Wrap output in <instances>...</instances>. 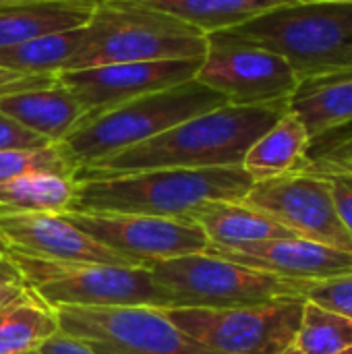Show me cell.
I'll return each mask as SVG.
<instances>
[{"label": "cell", "mask_w": 352, "mask_h": 354, "mask_svg": "<svg viewBox=\"0 0 352 354\" xmlns=\"http://www.w3.org/2000/svg\"><path fill=\"white\" fill-rule=\"evenodd\" d=\"M98 0H23L0 6V48L83 27Z\"/></svg>", "instance_id": "19"}, {"label": "cell", "mask_w": 352, "mask_h": 354, "mask_svg": "<svg viewBox=\"0 0 352 354\" xmlns=\"http://www.w3.org/2000/svg\"><path fill=\"white\" fill-rule=\"evenodd\" d=\"M309 162L338 170H352V131L328 141V145H311Z\"/></svg>", "instance_id": "29"}, {"label": "cell", "mask_w": 352, "mask_h": 354, "mask_svg": "<svg viewBox=\"0 0 352 354\" xmlns=\"http://www.w3.org/2000/svg\"><path fill=\"white\" fill-rule=\"evenodd\" d=\"M33 292L54 307H172L170 292L143 266L56 263L8 253Z\"/></svg>", "instance_id": "7"}, {"label": "cell", "mask_w": 352, "mask_h": 354, "mask_svg": "<svg viewBox=\"0 0 352 354\" xmlns=\"http://www.w3.org/2000/svg\"><path fill=\"white\" fill-rule=\"evenodd\" d=\"M83 27L48 33L12 48H0V68L17 75L56 77L66 68L81 44Z\"/></svg>", "instance_id": "24"}, {"label": "cell", "mask_w": 352, "mask_h": 354, "mask_svg": "<svg viewBox=\"0 0 352 354\" xmlns=\"http://www.w3.org/2000/svg\"><path fill=\"white\" fill-rule=\"evenodd\" d=\"M58 332L60 326L54 309L46 305L31 286L0 307V354L33 353Z\"/></svg>", "instance_id": "22"}, {"label": "cell", "mask_w": 352, "mask_h": 354, "mask_svg": "<svg viewBox=\"0 0 352 354\" xmlns=\"http://www.w3.org/2000/svg\"><path fill=\"white\" fill-rule=\"evenodd\" d=\"M15 2H23V0H0V6H4V4H15Z\"/></svg>", "instance_id": "36"}, {"label": "cell", "mask_w": 352, "mask_h": 354, "mask_svg": "<svg viewBox=\"0 0 352 354\" xmlns=\"http://www.w3.org/2000/svg\"><path fill=\"white\" fill-rule=\"evenodd\" d=\"M303 299L234 309H160L178 330L216 354H280L295 342Z\"/></svg>", "instance_id": "8"}, {"label": "cell", "mask_w": 352, "mask_h": 354, "mask_svg": "<svg viewBox=\"0 0 352 354\" xmlns=\"http://www.w3.org/2000/svg\"><path fill=\"white\" fill-rule=\"evenodd\" d=\"M143 268L170 292L172 307L234 309L303 299L305 280L282 278L212 253L145 261ZM305 301V299H303Z\"/></svg>", "instance_id": "6"}, {"label": "cell", "mask_w": 352, "mask_h": 354, "mask_svg": "<svg viewBox=\"0 0 352 354\" xmlns=\"http://www.w3.org/2000/svg\"><path fill=\"white\" fill-rule=\"evenodd\" d=\"M50 141L35 135L33 131L25 129L4 112H0V151L6 149H33V147H46Z\"/></svg>", "instance_id": "30"}, {"label": "cell", "mask_w": 352, "mask_h": 354, "mask_svg": "<svg viewBox=\"0 0 352 354\" xmlns=\"http://www.w3.org/2000/svg\"><path fill=\"white\" fill-rule=\"evenodd\" d=\"M56 77H33V75H17L10 71L0 68V95L12 93V91H23V89H31V87H39L46 85L50 81H54Z\"/></svg>", "instance_id": "33"}, {"label": "cell", "mask_w": 352, "mask_h": 354, "mask_svg": "<svg viewBox=\"0 0 352 354\" xmlns=\"http://www.w3.org/2000/svg\"><path fill=\"white\" fill-rule=\"evenodd\" d=\"M295 346L303 354H336L349 351L352 348V322L305 301Z\"/></svg>", "instance_id": "25"}, {"label": "cell", "mask_w": 352, "mask_h": 354, "mask_svg": "<svg viewBox=\"0 0 352 354\" xmlns=\"http://www.w3.org/2000/svg\"><path fill=\"white\" fill-rule=\"evenodd\" d=\"M226 33L282 56L301 81L352 66V2H293Z\"/></svg>", "instance_id": "4"}, {"label": "cell", "mask_w": 352, "mask_h": 354, "mask_svg": "<svg viewBox=\"0 0 352 354\" xmlns=\"http://www.w3.org/2000/svg\"><path fill=\"white\" fill-rule=\"evenodd\" d=\"M344 172H351V174H352V170H344Z\"/></svg>", "instance_id": "40"}, {"label": "cell", "mask_w": 352, "mask_h": 354, "mask_svg": "<svg viewBox=\"0 0 352 354\" xmlns=\"http://www.w3.org/2000/svg\"><path fill=\"white\" fill-rule=\"evenodd\" d=\"M75 195V178L35 172L0 183V214H62Z\"/></svg>", "instance_id": "23"}, {"label": "cell", "mask_w": 352, "mask_h": 354, "mask_svg": "<svg viewBox=\"0 0 352 354\" xmlns=\"http://www.w3.org/2000/svg\"><path fill=\"white\" fill-rule=\"evenodd\" d=\"M185 218L195 222L205 232L210 245L218 249H241L274 239L297 236L245 201H207L191 209Z\"/></svg>", "instance_id": "18"}, {"label": "cell", "mask_w": 352, "mask_h": 354, "mask_svg": "<svg viewBox=\"0 0 352 354\" xmlns=\"http://www.w3.org/2000/svg\"><path fill=\"white\" fill-rule=\"evenodd\" d=\"M299 2H352V0H299Z\"/></svg>", "instance_id": "35"}, {"label": "cell", "mask_w": 352, "mask_h": 354, "mask_svg": "<svg viewBox=\"0 0 352 354\" xmlns=\"http://www.w3.org/2000/svg\"><path fill=\"white\" fill-rule=\"evenodd\" d=\"M243 166L156 168L75 180L66 212L185 218L207 201H243L253 187Z\"/></svg>", "instance_id": "2"}, {"label": "cell", "mask_w": 352, "mask_h": 354, "mask_svg": "<svg viewBox=\"0 0 352 354\" xmlns=\"http://www.w3.org/2000/svg\"><path fill=\"white\" fill-rule=\"evenodd\" d=\"M37 354H98L87 342L71 336V334H64V332H58L54 334L52 338H48L46 342H41L37 346Z\"/></svg>", "instance_id": "32"}, {"label": "cell", "mask_w": 352, "mask_h": 354, "mask_svg": "<svg viewBox=\"0 0 352 354\" xmlns=\"http://www.w3.org/2000/svg\"><path fill=\"white\" fill-rule=\"evenodd\" d=\"M0 112L50 143H60L89 114L77 95L56 79L39 87L0 95Z\"/></svg>", "instance_id": "16"}, {"label": "cell", "mask_w": 352, "mask_h": 354, "mask_svg": "<svg viewBox=\"0 0 352 354\" xmlns=\"http://www.w3.org/2000/svg\"><path fill=\"white\" fill-rule=\"evenodd\" d=\"M27 288L29 284L23 272L19 270V266L12 261L8 253H2L0 255V307L10 303L19 295H23Z\"/></svg>", "instance_id": "31"}, {"label": "cell", "mask_w": 352, "mask_h": 354, "mask_svg": "<svg viewBox=\"0 0 352 354\" xmlns=\"http://www.w3.org/2000/svg\"><path fill=\"white\" fill-rule=\"evenodd\" d=\"M336 354H352V348H349V351H342V353H336Z\"/></svg>", "instance_id": "38"}, {"label": "cell", "mask_w": 352, "mask_h": 354, "mask_svg": "<svg viewBox=\"0 0 352 354\" xmlns=\"http://www.w3.org/2000/svg\"><path fill=\"white\" fill-rule=\"evenodd\" d=\"M243 201L301 239L352 253V234L334 207L328 180L313 170L257 180Z\"/></svg>", "instance_id": "11"}, {"label": "cell", "mask_w": 352, "mask_h": 354, "mask_svg": "<svg viewBox=\"0 0 352 354\" xmlns=\"http://www.w3.org/2000/svg\"><path fill=\"white\" fill-rule=\"evenodd\" d=\"M228 104L197 79L87 114L60 145L79 168L143 143L174 124Z\"/></svg>", "instance_id": "5"}, {"label": "cell", "mask_w": 352, "mask_h": 354, "mask_svg": "<svg viewBox=\"0 0 352 354\" xmlns=\"http://www.w3.org/2000/svg\"><path fill=\"white\" fill-rule=\"evenodd\" d=\"M307 170H313L317 174H322L328 180L330 193H332V201L334 207L342 220V224L346 226V230L352 234V174L338 170V168H328V166H317L307 162L305 166ZM303 168V170H305Z\"/></svg>", "instance_id": "28"}, {"label": "cell", "mask_w": 352, "mask_h": 354, "mask_svg": "<svg viewBox=\"0 0 352 354\" xmlns=\"http://www.w3.org/2000/svg\"><path fill=\"white\" fill-rule=\"evenodd\" d=\"M0 245L41 261L137 266L98 245L60 214H0Z\"/></svg>", "instance_id": "14"}, {"label": "cell", "mask_w": 352, "mask_h": 354, "mask_svg": "<svg viewBox=\"0 0 352 354\" xmlns=\"http://www.w3.org/2000/svg\"><path fill=\"white\" fill-rule=\"evenodd\" d=\"M309 147L311 139L303 122L288 110L251 145L243 160V168L255 183L299 172L309 162Z\"/></svg>", "instance_id": "20"}, {"label": "cell", "mask_w": 352, "mask_h": 354, "mask_svg": "<svg viewBox=\"0 0 352 354\" xmlns=\"http://www.w3.org/2000/svg\"><path fill=\"white\" fill-rule=\"evenodd\" d=\"M203 60V58H201ZM201 60L118 62L62 71L56 81L68 87L89 114L108 110L133 97L193 81Z\"/></svg>", "instance_id": "13"}, {"label": "cell", "mask_w": 352, "mask_h": 354, "mask_svg": "<svg viewBox=\"0 0 352 354\" xmlns=\"http://www.w3.org/2000/svg\"><path fill=\"white\" fill-rule=\"evenodd\" d=\"M60 216L98 245L137 266L154 259L205 253L210 247L205 232L187 218L104 212H62Z\"/></svg>", "instance_id": "12"}, {"label": "cell", "mask_w": 352, "mask_h": 354, "mask_svg": "<svg viewBox=\"0 0 352 354\" xmlns=\"http://www.w3.org/2000/svg\"><path fill=\"white\" fill-rule=\"evenodd\" d=\"M2 253H8V251H6V247H4V245H0V255H2Z\"/></svg>", "instance_id": "37"}, {"label": "cell", "mask_w": 352, "mask_h": 354, "mask_svg": "<svg viewBox=\"0 0 352 354\" xmlns=\"http://www.w3.org/2000/svg\"><path fill=\"white\" fill-rule=\"evenodd\" d=\"M205 253L290 280H324L352 274V253L301 236L274 239L241 249H218L210 245Z\"/></svg>", "instance_id": "15"}, {"label": "cell", "mask_w": 352, "mask_h": 354, "mask_svg": "<svg viewBox=\"0 0 352 354\" xmlns=\"http://www.w3.org/2000/svg\"><path fill=\"white\" fill-rule=\"evenodd\" d=\"M280 354H303V353H301V351H299V348L295 346V342H293L290 346H286V348H284V351H282Z\"/></svg>", "instance_id": "34"}, {"label": "cell", "mask_w": 352, "mask_h": 354, "mask_svg": "<svg viewBox=\"0 0 352 354\" xmlns=\"http://www.w3.org/2000/svg\"><path fill=\"white\" fill-rule=\"evenodd\" d=\"M311 141L352 124V66L303 79L288 100Z\"/></svg>", "instance_id": "17"}, {"label": "cell", "mask_w": 352, "mask_h": 354, "mask_svg": "<svg viewBox=\"0 0 352 354\" xmlns=\"http://www.w3.org/2000/svg\"><path fill=\"white\" fill-rule=\"evenodd\" d=\"M23 354H37V353H35V351H33V353H23Z\"/></svg>", "instance_id": "39"}, {"label": "cell", "mask_w": 352, "mask_h": 354, "mask_svg": "<svg viewBox=\"0 0 352 354\" xmlns=\"http://www.w3.org/2000/svg\"><path fill=\"white\" fill-rule=\"evenodd\" d=\"M288 112V102L263 106L224 104L172 129L77 170L75 180L156 168L243 166L251 145Z\"/></svg>", "instance_id": "1"}, {"label": "cell", "mask_w": 352, "mask_h": 354, "mask_svg": "<svg viewBox=\"0 0 352 354\" xmlns=\"http://www.w3.org/2000/svg\"><path fill=\"white\" fill-rule=\"evenodd\" d=\"M60 332L98 354H216L154 307H54Z\"/></svg>", "instance_id": "9"}, {"label": "cell", "mask_w": 352, "mask_h": 354, "mask_svg": "<svg viewBox=\"0 0 352 354\" xmlns=\"http://www.w3.org/2000/svg\"><path fill=\"white\" fill-rule=\"evenodd\" d=\"M303 299L352 322V274L324 280H305Z\"/></svg>", "instance_id": "27"}, {"label": "cell", "mask_w": 352, "mask_h": 354, "mask_svg": "<svg viewBox=\"0 0 352 354\" xmlns=\"http://www.w3.org/2000/svg\"><path fill=\"white\" fill-rule=\"evenodd\" d=\"M79 166L64 151L60 143H50L46 147L33 149H6L0 151V183L35 174V172H52L62 176H75Z\"/></svg>", "instance_id": "26"}, {"label": "cell", "mask_w": 352, "mask_h": 354, "mask_svg": "<svg viewBox=\"0 0 352 354\" xmlns=\"http://www.w3.org/2000/svg\"><path fill=\"white\" fill-rule=\"evenodd\" d=\"M195 79L234 106L288 102L301 83L282 56L226 31L207 35V52Z\"/></svg>", "instance_id": "10"}, {"label": "cell", "mask_w": 352, "mask_h": 354, "mask_svg": "<svg viewBox=\"0 0 352 354\" xmlns=\"http://www.w3.org/2000/svg\"><path fill=\"white\" fill-rule=\"evenodd\" d=\"M207 33L133 0H98L64 71L158 60H201Z\"/></svg>", "instance_id": "3"}, {"label": "cell", "mask_w": 352, "mask_h": 354, "mask_svg": "<svg viewBox=\"0 0 352 354\" xmlns=\"http://www.w3.org/2000/svg\"><path fill=\"white\" fill-rule=\"evenodd\" d=\"M160 12L172 15L203 33L234 29L257 15L299 0H133Z\"/></svg>", "instance_id": "21"}]
</instances>
